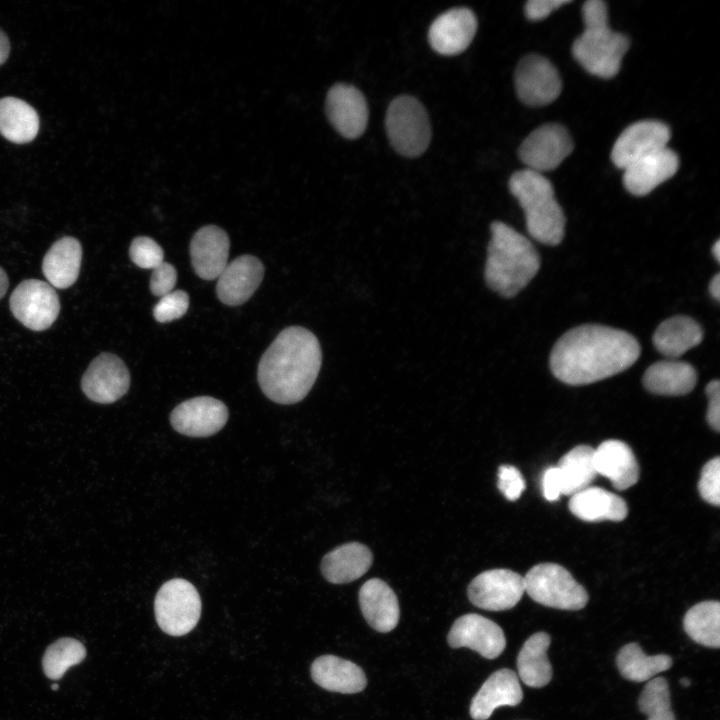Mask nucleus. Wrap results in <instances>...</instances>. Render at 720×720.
<instances>
[{
    "label": "nucleus",
    "mask_w": 720,
    "mask_h": 720,
    "mask_svg": "<svg viewBox=\"0 0 720 720\" xmlns=\"http://www.w3.org/2000/svg\"><path fill=\"white\" fill-rule=\"evenodd\" d=\"M8 277L6 272L0 267V299L5 295L8 288Z\"/></svg>",
    "instance_id": "obj_48"
},
{
    "label": "nucleus",
    "mask_w": 720,
    "mask_h": 720,
    "mask_svg": "<svg viewBox=\"0 0 720 720\" xmlns=\"http://www.w3.org/2000/svg\"><path fill=\"white\" fill-rule=\"evenodd\" d=\"M551 638L546 632L531 635L523 644L517 668L520 679L529 687L541 688L552 678V667L547 657Z\"/></svg>",
    "instance_id": "obj_31"
},
{
    "label": "nucleus",
    "mask_w": 720,
    "mask_h": 720,
    "mask_svg": "<svg viewBox=\"0 0 720 720\" xmlns=\"http://www.w3.org/2000/svg\"><path fill=\"white\" fill-rule=\"evenodd\" d=\"M189 307V296L183 290H176L161 297L153 308V316L160 323L181 318Z\"/></svg>",
    "instance_id": "obj_39"
},
{
    "label": "nucleus",
    "mask_w": 720,
    "mask_h": 720,
    "mask_svg": "<svg viewBox=\"0 0 720 720\" xmlns=\"http://www.w3.org/2000/svg\"><path fill=\"white\" fill-rule=\"evenodd\" d=\"M568 507L574 516L587 522H618L624 520L628 514L627 504L621 497L595 486H589L570 496Z\"/></svg>",
    "instance_id": "obj_27"
},
{
    "label": "nucleus",
    "mask_w": 720,
    "mask_h": 720,
    "mask_svg": "<svg viewBox=\"0 0 720 720\" xmlns=\"http://www.w3.org/2000/svg\"><path fill=\"white\" fill-rule=\"evenodd\" d=\"M226 405L210 396L188 399L170 414V423L178 433L189 437H208L221 430L228 420Z\"/></svg>",
    "instance_id": "obj_13"
},
{
    "label": "nucleus",
    "mask_w": 720,
    "mask_h": 720,
    "mask_svg": "<svg viewBox=\"0 0 720 720\" xmlns=\"http://www.w3.org/2000/svg\"><path fill=\"white\" fill-rule=\"evenodd\" d=\"M523 577L525 592L541 605L574 611L584 608L588 602L586 589L559 564H537Z\"/></svg>",
    "instance_id": "obj_7"
},
{
    "label": "nucleus",
    "mask_w": 720,
    "mask_h": 720,
    "mask_svg": "<svg viewBox=\"0 0 720 720\" xmlns=\"http://www.w3.org/2000/svg\"><path fill=\"white\" fill-rule=\"evenodd\" d=\"M708 397L706 419L715 431L720 430V382L718 379L710 381L705 388Z\"/></svg>",
    "instance_id": "obj_43"
},
{
    "label": "nucleus",
    "mask_w": 720,
    "mask_h": 720,
    "mask_svg": "<svg viewBox=\"0 0 720 720\" xmlns=\"http://www.w3.org/2000/svg\"><path fill=\"white\" fill-rule=\"evenodd\" d=\"M703 331L698 322L685 315L670 317L653 334L655 348L664 356L678 358L700 344Z\"/></svg>",
    "instance_id": "obj_30"
},
{
    "label": "nucleus",
    "mask_w": 720,
    "mask_h": 720,
    "mask_svg": "<svg viewBox=\"0 0 720 720\" xmlns=\"http://www.w3.org/2000/svg\"><path fill=\"white\" fill-rule=\"evenodd\" d=\"M543 495L548 501H556L562 495V484L557 466L547 468L542 477Z\"/></svg>",
    "instance_id": "obj_45"
},
{
    "label": "nucleus",
    "mask_w": 720,
    "mask_h": 720,
    "mask_svg": "<svg viewBox=\"0 0 720 720\" xmlns=\"http://www.w3.org/2000/svg\"><path fill=\"white\" fill-rule=\"evenodd\" d=\"M616 664L627 680L644 682L670 669L672 659L666 654L646 655L637 643H628L619 650Z\"/></svg>",
    "instance_id": "obj_34"
},
{
    "label": "nucleus",
    "mask_w": 720,
    "mask_h": 720,
    "mask_svg": "<svg viewBox=\"0 0 720 720\" xmlns=\"http://www.w3.org/2000/svg\"><path fill=\"white\" fill-rule=\"evenodd\" d=\"M229 248V236L222 228L216 225L201 227L190 242L195 273L204 280L218 278L227 265Z\"/></svg>",
    "instance_id": "obj_20"
},
{
    "label": "nucleus",
    "mask_w": 720,
    "mask_h": 720,
    "mask_svg": "<svg viewBox=\"0 0 720 720\" xmlns=\"http://www.w3.org/2000/svg\"><path fill=\"white\" fill-rule=\"evenodd\" d=\"M697 371L686 362L659 361L649 366L642 378L643 386L652 394L683 396L690 393L697 383Z\"/></svg>",
    "instance_id": "obj_26"
},
{
    "label": "nucleus",
    "mask_w": 720,
    "mask_h": 720,
    "mask_svg": "<svg viewBox=\"0 0 720 720\" xmlns=\"http://www.w3.org/2000/svg\"><path fill=\"white\" fill-rule=\"evenodd\" d=\"M490 232L485 282L500 296L512 298L535 277L540 256L530 240L504 222L493 221Z\"/></svg>",
    "instance_id": "obj_3"
},
{
    "label": "nucleus",
    "mask_w": 720,
    "mask_h": 720,
    "mask_svg": "<svg viewBox=\"0 0 720 720\" xmlns=\"http://www.w3.org/2000/svg\"><path fill=\"white\" fill-rule=\"evenodd\" d=\"M177 282V271L175 267L167 262H162L153 269L150 279V290L155 296H165L172 292Z\"/></svg>",
    "instance_id": "obj_42"
},
{
    "label": "nucleus",
    "mask_w": 720,
    "mask_h": 720,
    "mask_svg": "<svg viewBox=\"0 0 720 720\" xmlns=\"http://www.w3.org/2000/svg\"><path fill=\"white\" fill-rule=\"evenodd\" d=\"M14 317L33 331L49 328L60 311L59 297L54 288L37 279L22 281L10 296Z\"/></svg>",
    "instance_id": "obj_9"
},
{
    "label": "nucleus",
    "mask_w": 720,
    "mask_h": 720,
    "mask_svg": "<svg viewBox=\"0 0 720 720\" xmlns=\"http://www.w3.org/2000/svg\"><path fill=\"white\" fill-rule=\"evenodd\" d=\"M680 683H681V685L684 686V687H689V686L691 685L690 679H689V678H686V677L682 678V679L680 680Z\"/></svg>",
    "instance_id": "obj_50"
},
{
    "label": "nucleus",
    "mask_w": 720,
    "mask_h": 720,
    "mask_svg": "<svg viewBox=\"0 0 720 720\" xmlns=\"http://www.w3.org/2000/svg\"><path fill=\"white\" fill-rule=\"evenodd\" d=\"M129 256L138 267L154 269L163 262L164 252L152 238L138 236L131 242Z\"/></svg>",
    "instance_id": "obj_38"
},
{
    "label": "nucleus",
    "mask_w": 720,
    "mask_h": 720,
    "mask_svg": "<svg viewBox=\"0 0 720 720\" xmlns=\"http://www.w3.org/2000/svg\"><path fill=\"white\" fill-rule=\"evenodd\" d=\"M523 699L517 674L503 668L492 673L475 694L470 705L474 720H486L501 706H516Z\"/></svg>",
    "instance_id": "obj_22"
},
{
    "label": "nucleus",
    "mask_w": 720,
    "mask_h": 720,
    "mask_svg": "<svg viewBox=\"0 0 720 720\" xmlns=\"http://www.w3.org/2000/svg\"><path fill=\"white\" fill-rule=\"evenodd\" d=\"M359 605L367 623L376 631L390 632L399 621L397 596L378 578L366 581L359 590Z\"/></svg>",
    "instance_id": "obj_24"
},
{
    "label": "nucleus",
    "mask_w": 720,
    "mask_h": 720,
    "mask_svg": "<svg viewBox=\"0 0 720 720\" xmlns=\"http://www.w3.org/2000/svg\"><path fill=\"white\" fill-rule=\"evenodd\" d=\"M452 648L467 647L487 659L498 657L506 646L501 627L482 615L470 613L456 619L449 634Z\"/></svg>",
    "instance_id": "obj_17"
},
{
    "label": "nucleus",
    "mask_w": 720,
    "mask_h": 720,
    "mask_svg": "<svg viewBox=\"0 0 720 720\" xmlns=\"http://www.w3.org/2000/svg\"><path fill=\"white\" fill-rule=\"evenodd\" d=\"M641 348L630 333L600 324H584L564 333L549 358L561 382L581 386L623 372L639 358Z\"/></svg>",
    "instance_id": "obj_1"
},
{
    "label": "nucleus",
    "mask_w": 720,
    "mask_h": 720,
    "mask_svg": "<svg viewBox=\"0 0 720 720\" xmlns=\"http://www.w3.org/2000/svg\"><path fill=\"white\" fill-rule=\"evenodd\" d=\"M85 646L74 638H60L46 649L42 667L45 675L52 680L60 679L68 668L83 661Z\"/></svg>",
    "instance_id": "obj_36"
},
{
    "label": "nucleus",
    "mask_w": 720,
    "mask_h": 720,
    "mask_svg": "<svg viewBox=\"0 0 720 720\" xmlns=\"http://www.w3.org/2000/svg\"><path fill=\"white\" fill-rule=\"evenodd\" d=\"M372 560V553L367 546L350 542L336 547L323 557L321 572L330 583H349L364 575Z\"/></svg>",
    "instance_id": "obj_28"
},
{
    "label": "nucleus",
    "mask_w": 720,
    "mask_h": 720,
    "mask_svg": "<svg viewBox=\"0 0 720 720\" xmlns=\"http://www.w3.org/2000/svg\"><path fill=\"white\" fill-rule=\"evenodd\" d=\"M638 706L647 720H676L671 709L669 686L663 677L652 678L647 682L640 694Z\"/></svg>",
    "instance_id": "obj_37"
},
{
    "label": "nucleus",
    "mask_w": 720,
    "mask_h": 720,
    "mask_svg": "<svg viewBox=\"0 0 720 720\" xmlns=\"http://www.w3.org/2000/svg\"><path fill=\"white\" fill-rule=\"evenodd\" d=\"M322 363L317 337L308 329H283L263 353L257 371L262 392L275 403L303 400L313 387Z\"/></svg>",
    "instance_id": "obj_2"
},
{
    "label": "nucleus",
    "mask_w": 720,
    "mask_h": 720,
    "mask_svg": "<svg viewBox=\"0 0 720 720\" xmlns=\"http://www.w3.org/2000/svg\"><path fill=\"white\" fill-rule=\"evenodd\" d=\"M570 2V0H530L525 4L524 12L529 20L539 21Z\"/></svg>",
    "instance_id": "obj_44"
},
{
    "label": "nucleus",
    "mask_w": 720,
    "mask_h": 720,
    "mask_svg": "<svg viewBox=\"0 0 720 720\" xmlns=\"http://www.w3.org/2000/svg\"><path fill=\"white\" fill-rule=\"evenodd\" d=\"M701 497L714 506L720 505V458L709 460L702 468L698 482Z\"/></svg>",
    "instance_id": "obj_40"
},
{
    "label": "nucleus",
    "mask_w": 720,
    "mask_h": 720,
    "mask_svg": "<svg viewBox=\"0 0 720 720\" xmlns=\"http://www.w3.org/2000/svg\"><path fill=\"white\" fill-rule=\"evenodd\" d=\"M683 627L696 643L719 648L720 646V604L718 601H703L692 606L685 614Z\"/></svg>",
    "instance_id": "obj_35"
},
{
    "label": "nucleus",
    "mask_w": 720,
    "mask_h": 720,
    "mask_svg": "<svg viewBox=\"0 0 720 720\" xmlns=\"http://www.w3.org/2000/svg\"><path fill=\"white\" fill-rule=\"evenodd\" d=\"M58 687H59V686H58V684H56V683H53V684L51 685V688H52L53 691H57V690H58Z\"/></svg>",
    "instance_id": "obj_51"
},
{
    "label": "nucleus",
    "mask_w": 720,
    "mask_h": 720,
    "mask_svg": "<svg viewBox=\"0 0 720 720\" xmlns=\"http://www.w3.org/2000/svg\"><path fill=\"white\" fill-rule=\"evenodd\" d=\"M508 186L524 211L529 235L548 246L560 244L565 233V215L550 181L525 169L512 174Z\"/></svg>",
    "instance_id": "obj_5"
},
{
    "label": "nucleus",
    "mask_w": 720,
    "mask_h": 720,
    "mask_svg": "<svg viewBox=\"0 0 720 720\" xmlns=\"http://www.w3.org/2000/svg\"><path fill=\"white\" fill-rule=\"evenodd\" d=\"M130 386V374L125 363L116 355L102 353L88 366L81 387L85 395L100 404L117 401Z\"/></svg>",
    "instance_id": "obj_14"
},
{
    "label": "nucleus",
    "mask_w": 720,
    "mask_h": 720,
    "mask_svg": "<svg viewBox=\"0 0 720 720\" xmlns=\"http://www.w3.org/2000/svg\"><path fill=\"white\" fill-rule=\"evenodd\" d=\"M568 131L560 124H545L532 131L519 147L527 169L542 174L557 168L573 150Z\"/></svg>",
    "instance_id": "obj_10"
},
{
    "label": "nucleus",
    "mask_w": 720,
    "mask_h": 720,
    "mask_svg": "<svg viewBox=\"0 0 720 720\" xmlns=\"http://www.w3.org/2000/svg\"><path fill=\"white\" fill-rule=\"evenodd\" d=\"M477 18L468 8H452L440 14L430 25L428 41L434 51L452 56L462 53L471 44Z\"/></svg>",
    "instance_id": "obj_18"
},
{
    "label": "nucleus",
    "mask_w": 720,
    "mask_h": 720,
    "mask_svg": "<svg viewBox=\"0 0 720 720\" xmlns=\"http://www.w3.org/2000/svg\"><path fill=\"white\" fill-rule=\"evenodd\" d=\"M326 114L334 129L347 139L360 137L368 123L367 102L356 87L337 83L326 97Z\"/></svg>",
    "instance_id": "obj_15"
},
{
    "label": "nucleus",
    "mask_w": 720,
    "mask_h": 720,
    "mask_svg": "<svg viewBox=\"0 0 720 720\" xmlns=\"http://www.w3.org/2000/svg\"><path fill=\"white\" fill-rule=\"evenodd\" d=\"M39 116L27 102L15 98L0 99V133L10 142H31L39 131Z\"/></svg>",
    "instance_id": "obj_32"
},
{
    "label": "nucleus",
    "mask_w": 720,
    "mask_h": 720,
    "mask_svg": "<svg viewBox=\"0 0 720 720\" xmlns=\"http://www.w3.org/2000/svg\"><path fill=\"white\" fill-rule=\"evenodd\" d=\"M311 677L323 689L344 694L361 692L367 684L358 665L334 655L316 658L311 665Z\"/></svg>",
    "instance_id": "obj_25"
},
{
    "label": "nucleus",
    "mask_w": 720,
    "mask_h": 720,
    "mask_svg": "<svg viewBox=\"0 0 720 720\" xmlns=\"http://www.w3.org/2000/svg\"><path fill=\"white\" fill-rule=\"evenodd\" d=\"M670 139L669 127L659 121H640L628 126L616 140L611 160L625 169L635 161L666 148Z\"/></svg>",
    "instance_id": "obj_16"
},
{
    "label": "nucleus",
    "mask_w": 720,
    "mask_h": 720,
    "mask_svg": "<svg viewBox=\"0 0 720 720\" xmlns=\"http://www.w3.org/2000/svg\"><path fill=\"white\" fill-rule=\"evenodd\" d=\"M10 52V44L5 33L0 30V65H2L8 58Z\"/></svg>",
    "instance_id": "obj_46"
},
{
    "label": "nucleus",
    "mask_w": 720,
    "mask_h": 720,
    "mask_svg": "<svg viewBox=\"0 0 720 720\" xmlns=\"http://www.w3.org/2000/svg\"><path fill=\"white\" fill-rule=\"evenodd\" d=\"M82 258L81 244L76 238L63 237L47 251L42 271L48 283L59 289L68 288L78 278Z\"/></svg>",
    "instance_id": "obj_29"
},
{
    "label": "nucleus",
    "mask_w": 720,
    "mask_h": 720,
    "mask_svg": "<svg viewBox=\"0 0 720 720\" xmlns=\"http://www.w3.org/2000/svg\"><path fill=\"white\" fill-rule=\"evenodd\" d=\"M386 132L395 151L405 157L423 154L431 140L428 114L416 98L396 97L389 105L385 119Z\"/></svg>",
    "instance_id": "obj_6"
},
{
    "label": "nucleus",
    "mask_w": 720,
    "mask_h": 720,
    "mask_svg": "<svg viewBox=\"0 0 720 720\" xmlns=\"http://www.w3.org/2000/svg\"><path fill=\"white\" fill-rule=\"evenodd\" d=\"M524 592V577L509 569L484 571L471 581L467 590L473 605L489 611L513 608Z\"/></svg>",
    "instance_id": "obj_11"
},
{
    "label": "nucleus",
    "mask_w": 720,
    "mask_h": 720,
    "mask_svg": "<svg viewBox=\"0 0 720 720\" xmlns=\"http://www.w3.org/2000/svg\"><path fill=\"white\" fill-rule=\"evenodd\" d=\"M712 254L714 258L720 262V240L718 239L712 246Z\"/></svg>",
    "instance_id": "obj_49"
},
{
    "label": "nucleus",
    "mask_w": 720,
    "mask_h": 720,
    "mask_svg": "<svg viewBox=\"0 0 720 720\" xmlns=\"http://www.w3.org/2000/svg\"><path fill=\"white\" fill-rule=\"evenodd\" d=\"M594 448L578 445L564 454L558 462L562 495L572 496L587 488L597 473L594 467Z\"/></svg>",
    "instance_id": "obj_33"
},
{
    "label": "nucleus",
    "mask_w": 720,
    "mask_h": 720,
    "mask_svg": "<svg viewBox=\"0 0 720 720\" xmlns=\"http://www.w3.org/2000/svg\"><path fill=\"white\" fill-rule=\"evenodd\" d=\"M678 166L677 154L666 147L627 166L623 174L624 186L632 195L645 196L670 179Z\"/></svg>",
    "instance_id": "obj_21"
},
{
    "label": "nucleus",
    "mask_w": 720,
    "mask_h": 720,
    "mask_svg": "<svg viewBox=\"0 0 720 720\" xmlns=\"http://www.w3.org/2000/svg\"><path fill=\"white\" fill-rule=\"evenodd\" d=\"M498 489L509 501L517 500L525 490V480L520 471L511 465L498 468Z\"/></svg>",
    "instance_id": "obj_41"
},
{
    "label": "nucleus",
    "mask_w": 720,
    "mask_h": 720,
    "mask_svg": "<svg viewBox=\"0 0 720 720\" xmlns=\"http://www.w3.org/2000/svg\"><path fill=\"white\" fill-rule=\"evenodd\" d=\"M593 461L596 473L608 478L617 490L628 489L638 481V462L625 442L616 439L603 441L594 449Z\"/></svg>",
    "instance_id": "obj_23"
},
{
    "label": "nucleus",
    "mask_w": 720,
    "mask_h": 720,
    "mask_svg": "<svg viewBox=\"0 0 720 720\" xmlns=\"http://www.w3.org/2000/svg\"><path fill=\"white\" fill-rule=\"evenodd\" d=\"M583 33L575 39L572 54L589 73L601 77L615 76L629 48V39L608 25L607 6L601 0L584 3Z\"/></svg>",
    "instance_id": "obj_4"
},
{
    "label": "nucleus",
    "mask_w": 720,
    "mask_h": 720,
    "mask_svg": "<svg viewBox=\"0 0 720 720\" xmlns=\"http://www.w3.org/2000/svg\"><path fill=\"white\" fill-rule=\"evenodd\" d=\"M264 276L262 262L253 255H241L227 264L218 277L216 293L228 306H238L251 298Z\"/></svg>",
    "instance_id": "obj_19"
},
{
    "label": "nucleus",
    "mask_w": 720,
    "mask_h": 720,
    "mask_svg": "<svg viewBox=\"0 0 720 720\" xmlns=\"http://www.w3.org/2000/svg\"><path fill=\"white\" fill-rule=\"evenodd\" d=\"M519 99L529 106H544L561 93L558 71L549 60L540 55H527L518 63L514 74Z\"/></svg>",
    "instance_id": "obj_12"
},
{
    "label": "nucleus",
    "mask_w": 720,
    "mask_h": 720,
    "mask_svg": "<svg viewBox=\"0 0 720 720\" xmlns=\"http://www.w3.org/2000/svg\"><path fill=\"white\" fill-rule=\"evenodd\" d=\"M154 613L160 629L171 636H183L197 625L201 599L195 586L182 578L165 582L154 600Z\"/></svg>",
    "instance_id": "obj_8"
},
{
    "label": "nucleus",
    "mask_w": 720,
    "mask_h": 720,
    "mask_svg": "<svg viewBox=\"0 0 720 720\" xmlns=\"http://www.w3.org/2000/svg\"><path fill=\"white\" fill-rule=\"evenodd\" d=\"M709 293L710 295L716 299L717 301L720 300V274L716 273L712 279L709 282Z\"/></svg>",
    "instance_id": "obj_47"
}]
</instances>
